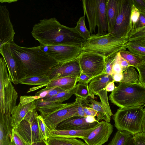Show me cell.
<instances>
[{"mask_svg": "<svg viewBox=\"0 0 145 145\" xmlns=\"http://www.w3.org/2000/svg\"><path fill=\"white\" fill-rule=\"evenodd\" d=\"M31 33L40 45L43 46L71 44L82 46L86 40L75 27L62 25L54 17L40 20L34 25Z\"/></svg>", "mask_w": 145, "mask_h": 145, "instance_id": "1", "label": "cell"}, {"mask_svg": "<svg viewBox=\"0 0 145 145\" xmlns=\"http://www.w3.org/2000/svg\"><path fill=\"white\" fill-rule=\"evenodd\" d=\"M10 43L12 50L22 63L23 78L47 75L53 67L58 64L41 50L39 46L22 47L17 45L14 41Z\"/></svg>", "mask_w": 145, "mask_h": 145, "instance_id": "2", "label": "cell"}, {"mask_svg": "<svg viewBox=\"0 0 145 145\" xmlns=\"http://www.w3.org/2000/svg\"><path fill=\"white\" fill-rule=\"evenodd\" d=\"M127 39L118 38L112 33L98 35L93 34L82 44V51L100 54L105 57L116 55L126 50Z\"/></svg>", "mask_w": 145, "mask_h": 145, "instance_id": "3", "label": "cell"}, {"mask_svg": "<svg viewBox=\"0 0 145 145\" xmlns=\"http://www.w3.org/2000/svg\"><path fill=\"white\" fill-rule=\"evenodd\" d=\"M109 99L120 108L145 105V86L141 84L119 82L109 95Z\"/></svg>", "mask_w": 145, "mask_h": 145, "instance_id": "4", "label": "cell"}, {"mask_svg": "<svg viewBox=\"0 0 145 145\" xmlns=\"http://www.w3.org/2000/svg\"><path fill=\"white\" fill-rule=\"evenodd\" d=\"M143 106L118 109L113 115L114 126L118 130L126 131L133 136L142 132L144 113Z\"/></svg>", "mask_w": 145, "mask_h": 145, "instance_id": "5", "label": "cell"}, {"mask_svg": "<svg viewBox=\"0 0 145 145\" xmlns=\"http://www.w3.org/2000/svg\"><path fill=\"white\" fill-rule=\"evenodd\" d=\"M81 72L93 78L104 72L105 57L97 53L82 51L78 57Z\"/></svg>", "mask_w": 145, "mask_h": 145, "instance_id": "6", "label": "cell"}, {"mask_svg": "<svg viewBox=\"0 0 145 145\" xmlns=\"http://www.w3.org/2000/svg\"><path fill=\"white\" fill-rule=\"evenodd\" d=\"M40 49L58 63H65L78 57L82 46L71 44L39 46Z\"/></svg>", "mask_w": 145, "mask_h": 145, "instance_id": "7", "label": "cell"}, {"mask_svg": "<svg viewBox=\"0 0 145 145\" xmlns=\"http://www.w3.org/2000/svg\"><path fill=\"white\" fill-rule=\"evenodd\" d=\"M0 53L5 62L10 81L15 85L23 78V67L20 59L13 53L10 43L0 48Z\"/></svg>", "mask_w": 145, "mask_h": 145, "instance_id": "8", "label": "cell"}, {"mask_svg": "<svg viewBox=\"0 0 145 145\" xmlns=\"http://www.w3.org/2000/svg\"><path fill=\"white\" fill-rule=\"evenodd\" d=\"M133 0H119L118 15L112 33L119 38L127 39L129 36V24Z\"/></svg>", "mask_w": 145, "mask_h": 145, "instance_id": "9", "label": "cell"}, {"mask_svg": "<svg viewBox=\"0 0 145 145\" xmlns=\"http://www.w3.org/2000/svg\"><path fill=\"white\" fill-rule=\"evenodd\" d=\"M36 109L29 112L20 122L16 129L27 142L32 143L41 140L39 131Z\"/></svg>", "mask_w": 145, "mask_h": 145, "instance_id": "10", "label": "cell"}, {"mask_svg": "<svg viewBox=\"0 0 145 145\" xmlns=\"http://www.w3.org/2000/svg\"><path fill=\"white\" fill-rule=\"evenodd\" d=\"M78 104L75 101L68 104L64 108L43 118L50 130L55 129L58 125L65 120L73 116H78Z\"/></svg>", "mask_w": 145, "mask_h": 145, "instance_id": "11", "label": "cell"}, {"mask_svg": "<svg viewBox=\"0 0 145 145\" xmlns=\"http://www.w3.org/2000/svg\"><path fill=\"white\" fill-rule=\"evenodd\" d=\"M81 72L78 58L62 63H58L53 67L47 75L50 81L60 78L70 76L78 77Z\"/></svg>", "mask_w": 145, "mask_h": 145, "instance_id": "12", "label": "cell"}, {"mask_svg": "<svg viewBox=\"0 0 145 145\" xmlns=\"http://www.w3.org/2000/svg\"><path fill=\"white\" fill-rule=\"evenodd\" d=\"M100 122L95 117H86L79 116L70 118L59 123L56 129L85 130L90 129L98 125Z\"/></svg>", "mask_w": 145, "mask_h": 145, "instance_id": "13", "label": "cell"}, {"mask_svg": "<svg viewBox=\"0 0 145 145\" xmlns=\"http://www.w3.org/2000/svg\"><path fill=\"white\" fill-rule=\"evenodd\" d=\"M113 128L110 123L102 121L88 137L83 139L87 145H103L108 141Z\"/></svg>", "mask_w": 145, "mask_h": 145, "instance_id": "14", "label": "cell"}, {"mask_svg": "<svg viewBox=\"0 0 145 145\" xmlns=\"http://www.w3.org/2000/svg\"><path fill=\"white\" fill-rule=\"evenodd\" d=\"M15 33L6 5L0 6V48L14 41Z\"/></svg>", "mask_w": 145, "mask_h": 145, "instance_id": "15", "label": "cell"}, {"mask_svg": "<svg viewBox=\"0 0 145 145\" xmlns=\"http://www.w3.org/2000/svg\"><path fill=\"white\" fill-rule=\"evenodd\" d=\"M11 82L4 89L2 104L0 106V112L7 116L11 113L16 106L18 94Z\"/></svg>", "mask_w": 145, "mask_h": 145, "instance_id": "16", "label": "cell"}, {"mask_svg": "<svg viewBox=\"0 0 145 145\" xmlns=\"http://www.w3.org/2000/svg\"><path fill=\"white\" fill-rule=\"evenodd\" d=\"M84 15L87 17L91 35L95 32L97 26L98 10L97 0L82 1Z\"/></svg>", "mask_w": 145, "mask_h": 145, "instance_id": "17", "label": "cell"}, {"mask_svg": "<svg viewBox=\"0 0 145 145\" xmlns=\"http://www.w3.org/2000/svg\"><path fill=\"white\" fill-rule=\"evenodd\" d=\"M12 128L11 116L0 112V145H12Z\"/></svg>", "mask_w": 145, "mask_h": 145, "instance_id": "18", "label": "cell"}, {"mask_svg": "<svg viewBox=\"0 0 145 145\" xmlns=\"http://www.w3.org/2000/svg\"><path fill=\"white\" fill-rule=\"evenodd\" d=\"M36 108L35 101L24 105L19 103L14 108L11 114L12 128L16 129L19 123L26 115Z\"/></svg>", "mask_w": 145, "mask_h": 145, "instance_id": "19", "label": "cell"}, {"mask_svg": "<svg viewBox=\"0 0 145 145\" xmlns=\"http://www.w3.org/2000/svg\"><path fill=\"white\" fill-rule=\"evenodd\" d=\"M35 101L36 109L39 112L43 118L64 108L68 105L67 103L45 101L42 98Z\"/></svg>", "mask_w": 145, "mask_h": 145, "instance_id": "20", "label": "cell"}, {"mask_svg": "<svg viewBox=\"0 0 145 145\" xmlns=\"http://www.w3.org/2000/svg\"><path fill=\"white\" fill-rule=\"evenodd\" d=\"M112 81L113 79L111 75L104 73L93 78L88 85L91 97L94 99V96L96 93L105 89L107 84Z\"/></svg>", "mask_w": 145, "mask_h": 145, "instance_id": "21", "label": "cell"}, {"mask_svg": "<svg viewBox=\"0 0 145 145\" xmlns=\"http://www.w3.org/2000/svg\"><path fill=\"white\" fill-rule=\"evenodd\" d=\"M107 0H97L98 16L97 27L98 35L106 34L108 32V25L106 11Z\"/></svg>", "mask_w": 145, "mask_h": 145, "instance_id": "22", "label": "cell"}, {"mask_svg": "<svg viewBox=\"0 0 145 145\" xmlns=\"http://www.w3.org/2000/svg\"><path fill=\"white\" fill-rule=\"evenodd\" d=\"M97 126L90 129L85 130H57L56 129L51 130H50V137L79 138L83 139L88 137L90 133Z\"/></svg>", "mask_w": 145, "mask_h": 145, "instance_id": "23", "label": "cell"}, {"mask_svg": "<svg viewBox=\"0 0 145 145\" xmlns=\"http://www.w3.org/2000/svg\"><path fill=\"white\" fill-rule=\"evenodd\" d=\"M78 78L76 76H70L57 79L51 81L45 88L50 90L58 87L64 91L68 90L76 86L78 82Z\"/></svg>", "mask_w": 145, "mask_h": 145, "instance_id": "24", "label": "cell"}, {"mask_svg": "<svg viewBox=\"0 0 145 145\" xmlns=\"http://www.w3.org/2000/svg\"><path fill=\"white\" fill-rule=\"evenodd\" d=\"M119 0H107L106 11L108 22V33H112L118 15Z\"/></svg>", "mask_w": 145, "mask_h": 145, "instance_id": "25", "label": "cell"}, {"mask_svg": "<svg viewBox=\"0 0 145 145\" xmlns=\"http://www.w3.org/2000/svg\"><path fill=\"white\" fill-rule=\"evenodd\" d=\"M83 101L84 103L87 106H88L97 111L96 118L97 121H99L103 120L107 122H110L111 119L108 116L101 102L96 101L90 97H88L86 100Z\"/></svg>", "mask_w": 145, "mask_h": 145, "instance_id": "26", "label": "cell"}, {"mask_svg": "<svg viewBox=\"0 0 145 145\" xmlns=\"http://www.w3.org/2000/svg\"><path fill=\"white\" fill-rule=\"evenodd\" d=\"M7 66L3 57L0 58V106L2 104L4 89L10 82L9 79Z\"/></svg>", "mask_w": 145, "mask_h": 145, "instance_id": "27", "label": "cell"}, {"mask_svg": "<svg viewBox=\"0 0 145 145\" xmlns=\"http://www.w3.org/2000/svg\"><path fill=\"white\" fill-rule=\"evenodd\" d=\"M47 142L48 145H87L81 140L75 138L50 137Z\"/></svg>", "mask_w": 145, "mask_h": 145, "instance_id": "28", "label": "cell"}, {"mask_svg": "<svg viewBox=\"0 0 145 145\" xmlns=\"http://www.w3.org/2000/svg\"><path fill=\"white\" fill-rule=\"evenodd\" d=\"M50 82V80L47 74L24 78L20 80V84L42 87L46 86Z\"/></svg>", "mask_w": 145, "mask_h": 145, "instance_id": "29", "label": "cell"}, {"mask_svg": "<svg viewBox=\"0 0 145 145\" xmlns=\"http://www.w3.org/2000/svg\"><path fill=\"white\" fill-rule=\"evenodd\" d=\"M123 78L120 82L129 84H141L140 82L139 75L134 67L130 66L128 67L123 72Z\"/></svg>", "mask_w": 145, "mask_h": 145, "instance_id": "30", "label": "cell"}, {"mask_svg": "<svg viewBox=\"0 0 145 145\" xmlns=\"http://www.w3.org/2000/svg\"><path fill=\"white\" fill-rule=\"evenodd\" d=\"M133 136L127 132L118 130L111 140L106 145H125Z\"/></svg>", "mask_w": 145, "mask_h": 145, "instance_id": "31", "label": "cell"}, {"mask_svg": "<svg viewBox=\"0 0 145 145\" xmlns=\"http://www.w3.org/2000/svg\"><path fill=\"white\" fill-rule=\"evenodd\" d=\"M127 39L128 42L145 46V27L136 29Z\"/></svg>", "mask_w": 145, "mask_h": 145, "instance_id": "32", "label": "cell"}, {"mask_svg": "<svg viewBox=\"0 0 145 145\" xmlns=\"http://www.w3.org/2000/svg\"><path fill=\"white\" fill-rule=\"evenodd\" d=\"M76 88V85L72 89L61 92L51 98L45 100L42 99L45 101L62 103L63 101L69 99L74 94Z\"/></svg>", "mask_w": 145, "mask_h": 145, "instance_id": "33", "label": "cell"}, {"mask_svg": "<svg viewBox=\"0 0 145 145\" xmlns=\"http://www.w3.org/2000/svg\"><path fill=\"white\" fill-rule=\"evenodd\" d=\"M140 15L138 10L133 4L130 18L129 36L136 30Z\"/></svg>", "mask_w": 145, "mask_h": 145, "instance_id": "34", "label": "cell"}, {"mask_svg": "<svg viewBox=\"0 0 145 145\" xmlns=\"http://www.w3.org/2000/svg\"><path fill=\"white\" fill-rule=\"evenodd\" d=\"M95 95L99 97L102 106L108 116L111 119L113 115L110 109L108 103L107 91L104 89L96 93Z\"/></svg>", "mask_w": 145, "mask_h": 145, "instance_id": "35", "label": "cell"}, {"mask_svg": "<svg viewBox=\"0 0 145 145\" xmlns=\"http://www.w3.org/2000/svg\"><path fill=\"white\" fill-rule=\"evenodd\" d=\"M74 95L86 100L89 97H91L88 88V84L79 82L76 85V90Z\"/></svg>", "mask_w": 145, "mask_h": 145, "instance_id": "36", "label": "cell"}, {"mask_svg": "<svg viewBox=\"0 0 145 145\" xmlns=\"http://www.w3.org/2000/svg\"><path fill=\"white\" fill-rule=\"evenodd\" d=\"M75 27L78 32L86 40L90 37L91 35L90 32L87 29L86 25L84 15L79 18Z\"/></svg>", "mask_w": 145, "mask_h": 145, "instance_id": "37", "label": "cell"}, {"mask_svg": "<svg viewBox=\"0 0 145 145\" xmlns=\"http://www.w3.org/2000/svg\"><path fill=\"white\" fill-rule=\"evenodd\" d=\"M39 131L42 140H47L50 137V130L45 123L43 117L40 115L37 117Z\"/></svg>", "mask_w": 145, "mask_h": 145, "instance_id": "38", "label": "cell"}, {"mask_svg": "<svg viewBox=\"0 0 145 145\" xmlns=\"http://www.w3.org/2000/svg\"><path fill=\"white\" fill-rule=\"evenodd\" d=\"M121 56L126 60L131 66L134 67L141 63L142 60L139 59L133 54L126 50L120 52Z\"/></svg>", "mask_w": 145, "mask_h": 145, "instance_id": "39", "label": "cell"}, {"mask_svg": "<svg viewBox=\"0 0 145 145\" xmlns=\"http://www.w3.org/2000/svg\"><path fill=\"white\" fill-rule=\"evenodd\" d=\"M127 48L135 55L145 56V46L133 42H128Z\"/></svg>", "mask_w": 145, "mask_h": 145, "instance_id": "40", "label": "cell"}, {"mask_svg": "<svg viewBox=\"0 0 145 145\" xmlns=\"http://www.w3.org/2000/svg\"><path fill=\"white\" fill-rule=\"evenodd\" d=\"M12 145H31L26 141L16 129L12 128Z\"/></svg>", "mask_w": 145, "mask_h": 145, "instance_id": "41", "label": "cell"}, {"mask_svg": "<svg viewBox=\"0 0 145 145\" xmlns=\"http://www.w3.org/2000/svg\"><path fill=\"white\" fill-rule=\"evenodd\" d=\"M116 55H112L105 57V69L103 73L111 75L112 67Z\"/></svg>", "mask_w": 145, "mask_h": 145, "instance_id": "42", "label": "cell"}, {"mask_svg": "<svg viewBox=\"0 0 145 145\" xmlns=\"http://www.w3.org/2000/svg\"><path fill=\"white\" fill-rule=\"evenodd\" d=\"M135 67L139 72L140 83L145 86V61L142 60L141 63Z\"/></svg>", "mask_w": 145, "mask_h": 145, "instance_id": "43", "label": "cell"}, {"mask_svg": "<svg viewBox=\"0 0 145 145\" xmlns=\"http://www.w3.org/2000/svg\"><path fill=\"white\" fill-rule=\"evenodd\" d=\"M135 145H145V133H139L133 136Z\"/></svg>", "mask_w": 145, "mask_h": 145, "instance_id": "44", "label": "cell"}, {"mask_svg": "<svg viewBox=\"0 0 145 145\" xmlns=\"http://www.w3.org/2000/svg\"><path fill=\"white\" fill-rule=\"evenodd\" d=\"M133 2L140 13L145 16V0H133Z\"/></svg>", "mask_w": 145, "mask_h": 145, "instance_id": "45", "label": "cell"}, {"mask_svg": "<svg viewBox=\"0 0 145 145\" xmlns=\"http://www.w3.org/2000/svg\"><path fill=\"white\" fill-rule=\"evenodd\" d=\"M39 99L37 96H23L20 97V102L22 105H24Z\"/></svg>", "mask_w": 145, "mask_h": 145, "instance_id": "46", "label": "cell"}, {"mask_svg": "<svg viewBox=\"0 0 145 145\" xmlns=\"http://www.w3.org/2000/svg\"><path fill=\"white\" fill-rule=\"evenodd\" d=\"M75 100L78 104V116L84 117H87L83 110V100L80 97L76 96Z\"/></svg>", "mask_w": 145, "mask_h": 145, "instance_id": "47", "label": "cell"}, {"mask_svg": "<svg viewBox=\"0 0 145 145\" xmlns=\"http://www.w3.org/2000/svg\"><path fill=\"white\" fill-rule=\"evenodd\" d=\"M116 58L121 67L123 72L128 67L131 66L129 63L121 56L120 52L117 54Z\"/></svg>", "mask_w": 145, "mask_h": 145, "instance_id": "48", "label": "cell"}, {"mask_svg": "<svg viewBox=\"0 0 145 145\" xmlns=\"http://www.w3.org/2000/svg\"><path fill=\"white\" fill-rule=\"evenodd\" d=\"M64 91H65L58 87L52 88L49 91L46 95L42 99L45 100L50 98Z\"/></svg>", "mask_w": 145, "mask_h": 145, "instance_id": "49", "label": "cell"}, {"mask_svg": "<svg viewBox=\"0 0 145 145\" xmlns=\"http://www.w3.org/2000/svg\"><path fill=\"white\" fill-rule=\"evenodd\" d=\"M123 72L122 69L118 60L115 57L112 69V73L111 75L116 73H120Z\"/></svg>", "mask_w": 145, "mask_h": 145, "instance_id": "50", "label": "cell"}, {"mask_svg": "<svg viewBox=\"0 0 145 145\" xmlns=\"http://www.w3.org/2000/svg\"><path fill=\"white\" fill-rule=\"evenodd\" d=\"M83 110L87 116H91L95 117L97 116V111L92 108L84 106Z\"/></svg>", "mask_w": 145, "mask_h": 145, "instance_id": "51", "label": "cell"}, {"mask_svg": "<svg viewBox=\"0 0 145 145\" xmlns=\"http://www.w3.org/2000/svg\"><path fill=\"white\" fill-rule=\"evenodd\" d=\"M92 78L81 72L78 78V82L88 84Z\"/></svg>", "mask_w": 145, "mask_h": 145, "instance_id": "52", "label": "cell"}, {"mask_svg": "<svg viewBox=\"0 0 145 145\" xmlns=\"http://www.w3.org/2000/svg\"><path fill=\"white\" fill-rule=\"evenodd\" d=\"M145 27V16L140 13L139 20L136 26V29Z\"/></svg>", "mask_w": 145, "mask_h": 145, "instance_id": "53", "label": "cell"}, {"mask_svg": "<svg viewBox=\"0 0 145 145\" xmlns=\"http://www.w3.org/2000/svg\"><path fill=\"white\" fill-rule=\"evenodd\" d=\"M113 79V82H120L122 80L123 77V72L120 73H116L111 75Z\"/></svg>", "mask_w": 145, "mask_h": 145, "instance_id": "54", "label": "cell"}, {"mask_svg": "<svg viewBox=\"0 0 145 145\" xmlns=\"http://www.w3.org/2000/svg\"><path fill=\"white\" fill-rule=\"evenodd\" d=\"M116 87L115 86L114 82L113 81L109 82L107 85L105 89L107 91H112L115 89Z\"/></svg>", "mask_w": 145, "mask_h": 145, "instance_id": "55", "label": "cell"}, {"mask_svg": "<svg viewBox=\"0 0 145 145\" xmlns=\"http://www.w3.org/2000/svg\"><path fill=\"white\" fill-rule=\"evenodd\" d=\"M31 145H48L47 140H42L41 141L34 142Z\"/></svg>", "mask_w": 145, "mask_h": 145, "instance_id": "56", "label": "cell"}, {"mask_svg": "<svg viewBox=\"0 0 145 145\" xmlns=\"http://www.w3.org/2000/svg\"><path fill=\"white\" fill-rule=\"evenodd\" d=\"M125 145H135L133 136L128 140Z\"/></svg>", "mask_w": 145, "mask_h": 145, "instance_id": "57", "label": "cell"}, {"mask_svg": "<svg viewBox=\"0 0 145 145\" xmlns=\"http://www.w3.org/2000/svg\"><path fill=\"white\" fill-rule=\"evenodd\" d=\"M142 124V132L145 133V112Z\"/></svg>", "mask_w": 145, "mask_h": 145, "instance_id": "58", "label": "cell"}, {"mask_svg": "<svg viewBox=\"0 0 145 145\" xmlns=\"http://www.w3.org/2000/svg\"><path fill=\"white\" fill-rule=\"evenodd\" d=\"M136 56L139 59L145 61V56Z\"/></svg>", "mask_w": 145, "mask_h": 145, "instance_id": "59", "label": "cell"}, {"mask_svg": "<svg viewBox=\"0 0 145 145\" xmlns=\"http://www.w3.org/2000/svg\"><path fill=\"white\" fill-rule=\"evenodd\" d=\"M144 106H145V105L143 106V107H144ZM144 112H145V108L144 109Z\"/></svg>", "mask_w": 145, "mask_h": 145, "instance_id": "60", "label": "cell"}]
</instances>
